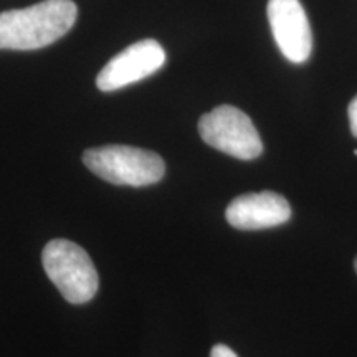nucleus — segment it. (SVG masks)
<instances>
[{
    "label": "nucleus",
    "mask_w": 357,
    "mask_h": 357,
    "mask_svg": "<svg viewBox=\"0 0 357 357\" xmlns=\"http://www.w3.org/2000/svg\"><path fill=\"white\" fill-rule=\"evenodd\" d=\"M78 17L73 0H42L32 7L0 12V50H38L70 32Z\"/></svg>",
    "instance_id": "obj_1"
},
{
    "label": "nucleus",
    "mask_w": 357,
    "mask_h": 357,
    "mask_svg": "<svg viewBox=\"0 0 357 357\" xmlns=\"http://www.w3.org/2000/svg\"><path fill=\"white\" fill-rule=\"evenodd\" d=\"M83 162L93 174L114 185H153L166 174V164L159 154L132 146L93 147L83 154Z\"/></svg>",
    "instance_id": "obj_2"
},
{
    "label": "nucleus",
    "mask_w": 357,
    "mask_h": 357,
    "mask_svg": "<svg viewBox=\"0 0 357 357\" xmlns=\"http://www.w3.org/2000/svg\"><path fill=\"white\" fill-rule=\"evenodd\" d=\"M45 273L68 303L83 305L95 298L100 287L91 258L79 245L70 240H52L43 248Z\"/></svg>",
    "instance_id": "obj_3"
},
{
    "label": "nucleus",
    "mask_w": 357,
    "mask_h": 357,
    "mask_svg": "<svg viewBox=\"0 0 357 357\" xmlns=\"http://www.w3.org/2000/svg\"><path fill=\"white\" fill-rule=\"evenodd\" d=\"M199 134L208 146L231 158L252 160L263 153L255 124L235 106H217L204 114L199 121Z\"/></svg>",
    "instance_id": "obj_4"
},
{
    "label": "nucleus",
    "mask_w": 357,
    "mask_h": 357,
    "mask_svg": "<svg viewBox=\"0 0 357 357\" xmlns=\"http://www.w3.org/2000/svg\"><path fill=\"white\" fill-rule=\"evenodd\" d=\"M166 63V52L155 40H141L111 58L96 78V86L109 93L141 82Z\"/></svg>",
    "instance_id": "obj_5"
},
{
    "label": "nucleus",
    "mask_w": 357,
    "mask_h": 357,
    "mask_svg": "<svg viewBox=\"0 0 357 357\" xmlns=\"http://www.w3.org/2000/svg\"><path fill=\"white\" fill-rule=\"evenodd\" d=\"M266 12L283 56L291 63H305L312 50V33L300 0H268Z\"/></svg>",
    "instance_id": "obj_6"
},
{
    "label": "nucleus",
    "mask_w": 357,
    "mask_h": 357,
    "mask_svg": "<svg viewBox=\"0 0 357 357\" xmlns=\"http://www.w3.org/2000/svg\"><path fill=\"white\" fill-rule=\"evenodd\" d=\"M225 217L234 229L263 230L287 223L291 218V207L283 195L265 190L234 199Z\"/></svg>",
    "instance_id": "obj_7"
},
{
    "label": "nucleus",
    "mask_w": 357,
    "mask_h": 357,
    "mask_svg": "<svg viewBox=\"0 0 357 357\" xmlns=\"http://www.w3.org/2000/svg\"><path fill=\"white\" fill-rule=\"evenodd\" d=\"M347 116H349V126L352 136L357 137V96L351 101L349 108H347Z\"/></svg>",
    "instance_id": "obj_8"
},
{
    "label": "nucleus",
    "mask_w": 357,
    "mask_h": 357,
    "mask_svg": "<svg viewBox=\"0 0 357 357\" xmlns=\"http://www.w3.org/2000/svg\"><path fill=\"white\" fill-rule=\"evenodd\" d=\"M211 357H238V356H236L229 346L217 344V346H213V349L211 352Z\"/></svg>",
    "instance_id": "obj_9"
},
{
    "label": "nucleus",
    "mask_w": 357,
    "mask_h": 357,
    "mask_svg": "<svg viewBox=\"0 0 357 357\" xmlns=\"http://www.w3.org/2000/svg\"><path fill=\"white\" fill-rule=\"evenodd\" d=\"M354 266H356V271H357V258H356V261H354Z\"/></svg>",
    "instance_id": "obj_10"
}]
</instances>
